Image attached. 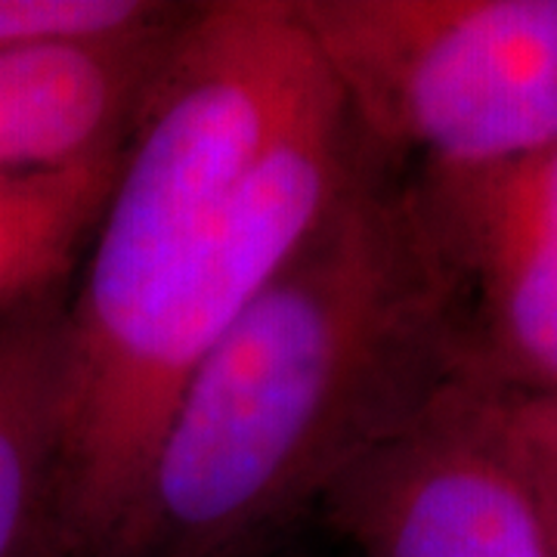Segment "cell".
<instances>
[{
	"label": "cell",
	"mask_w": 557,
	"mask_h": 557,
	"mask_svg": "<svg viewBox=\"0 0 557 557\" xmlns=\"http://www.w3.org/2000/svg\"><path fill=\"white\" fill-rule=\"evenodd\" d=\"M366 159L332 94L260 164L109 357L65 381L53 557H127L161 431L186 384Z\"/></svg>",
	"instance_id": "cell-3"
},
{
	"label": "cell",
	"mask_w": 557,
	"mask_h": 557,
	"mask_svg": "<svg viewBox=\"0 0 557 557\" xmlns=\"http://www.w3.org/2000/svg\"><path fill=\"white\" fill-rule=\"evenodd\" d=\"M119 146L84 159L0 171V313L69 288L100 223Z\"/></svg>",
	"instance_id": "cell-9"
},
{
	"label": "cell",
	"mask_w": 557,
	"mask_h": 557,
	"mask_svg": "<svg viewBox=\"0 0 557 557\" xmlns=\"http://www.w3.org/2000/svg\"><path fill=\"white\" fill-rule=\"evenodd\" d=\"M362 149L483 168L557 139V0H292Z\"/></svg>",
	"instance_id": "cell-4"
},
{
	"label": "cell",
	"mask_w": 557,
	"mask_h": 557,
	"mask_svg": "<svg viewBox=\"0 0 557 557\" xmlns=\"http://www.w3.org/2000/svg\"><path fill=\"white\" fill-rule=\"evenodd\" d=\"M332 94L292 0L186 3L65 298V381L109 357L260 164Z\"/></svg>",
	"instance_id": "cell-2"
},
{
	"label": "cell",
	"mask_w": 557,
	"mask_h": 557,
	"mask_svg": "<svg viewBox=\"0 0 557 557\" xmlns=\"http://www.w3.org/2000/svg\"><path fill=\"white\" fill-rule=\"evenodd\" d=\"M180 10L164 0H0V53L131 38Z\"/></svg>",
	"instance_id": "cell-10"
},
{
	"label": "cell",
	"mask_w": 557,
	"mask_h": 557,
	"mask_svg": "<svg viewBox=\"0 0 557 557\" xmlns=\"http://www.w3.org/2000/svg\"><path fill=\"white\" fill-rule=\"evenodd\" d=\"M498 428H502V421H498ZM502 434L511 443L527 483L533 486V496L539 502V515H542V523H545V536H548V552H552V557H557V456H548V453L533 449V446H523L505 428H502Z\"/></svg>",
	"instance_id": "cell-12"
},
{
	"label": "cell",
	"mask_w": 557,
	"mask_h": 557,
	"mask_svg": "<svg viewBox=\"0 0 557 557\" xmlns=\"http://www.w3.org/2000/svg\"><path fill=\"white\" fill-rule=\"evenodd\" d=\"M65 298L69 288L0 313V557H53Z\"/></svg>",
	"instance_id": "cell-7"
},
{
	"label": "cell",
	"mask_w": 557,
	"mask_h": 557,
	"mask_svg": "<svg viewBox=\"0 0 557 557\" xmlns=\"http://www.w3.org/2000/svg\"><path fill=\"white\" fill-rule=\"evenodd\" d=\"M406 196L440 273L502 248L557 242V139L498 164L416 171Z\"/></svg>",
	"instance_id": "cell-8"
},
{
	"label": "cell",
	"mask_w": 557,
	"mask_h": 557,
	"mask_svg": "<svg viewBox=\"0 0 557 557\" xmlns=\"http://www.w3.org/2000/svg\"><path fill=\"white\" fill-rule=\"evenodd\" d=\"M183 10L131 38L0 53V171L53 168L124 143Z\"/></svg>",
	"instance_id": "cell-6"
},
{
	"label": "cell",
	"mask_w": 557,
	"mask_h": 557,
	"mask_svg": "<svg viewBox=\"0 0 557 557\" xmlns=\"http://www.w3.org/2000/svg\"><path fill=\"white\" fill-rule=\"evenodd\" d=\"M317 511L357 557H552L493 403L461 381L359 456Z\"/></svg>",
	"instance_id": "cell-5"
},
{
	"label": "cell",
	"mask_w": 557,
	"mask_h": 557,
	"mask_svg": "<svg viewBox=\"0 0 557 557\" xmlns=\"http://www.w3.org/2000/svg\"><path fill=\"white\" fill-rule=\"evenodd\" d=\"M453 381L446 282L369 156L189 379L127 557H260Z\"/></svg>",
	"instance_id": "cell-1"
},
{
	"label": "cell",
	"mask_w": 557,
	"mask_h": 557,
	"mask_svg": "<svg viewBox=\"0 0 557 557\" xmlns=\"http://www.w3.org/2000/svg\"><path fill=\"white\" fill-rule=\"evenodd\" d=\"M490 397V394H486ZM502 428L511 437L557 456V387L539 391V394H520V397H490Z\"/></svg>",
	"instance_id": "cell-11"
}]
</instances>
